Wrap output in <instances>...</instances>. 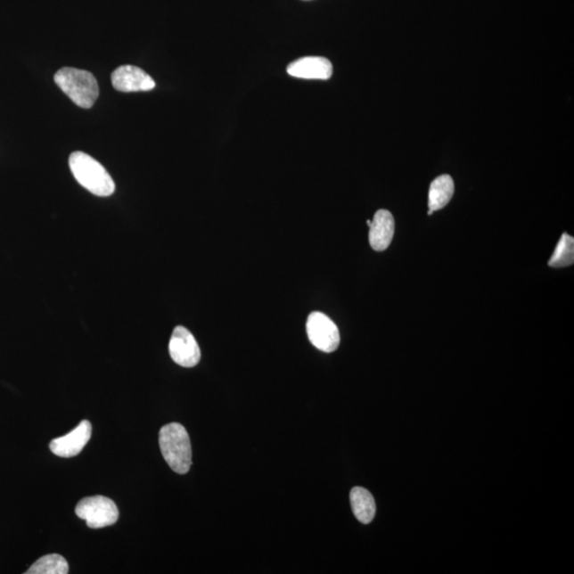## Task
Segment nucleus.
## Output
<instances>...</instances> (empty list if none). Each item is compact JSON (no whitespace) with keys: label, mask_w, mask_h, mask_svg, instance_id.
I'll return each instance as SVG.
<instances>
[{"label":"nucleus","mask_w":574,"mask_h":574,"mask_svg":"<svg viewBox=\"0 0 574 574\" xmlns=\"http://www.w3.org/2000/svg\"><path fill=\"white\" fill-rule=\"evenodd\" d=\"M353 514L358 521L368 524L375 516V502L369 491L363 488H355L350 493Z\"/></svg>","instance_id":"12"},{"label":"nucleus","mask_w":574,"mask_h":574,"mask_svg":"<svg viewBox=\"0 0 574 574\" xmlns=\"http://www.w3.org/2000/svg\"><path fill=\"white\" fill-rule=\"evenodd\" d=\"M307 333L311 343L324 352H333L340 346L338 325L324 313H311L307 322Z\"/></svg>","instance_id":"5"},{"label":"nucleus","mask_w":574,"mask_h":574,"mask_svg":"<svg viewBox=\"0 0 574 574\" xmlns=\"http://www.w3.org/2000/svg\"><path fill=\"white\" fill-rule=\"evenodd\" d=\"M54 82L80 108H92L99 96L97 80L90 71L61 69L54 75Z\"/></svg>","instance_id":"3"},{"label":"nucleus","mask_w":574,"mask_h":574,"mask_svg":"<svg viewBox=\"0 0 574 574\" xmlns=\"http://www.w3.org/2000/svg\"><path fill=\"white\" fill-rule=\"evenodd\" d=\"M574 262V239L571 235L564 234L557 244L549 265L551 267L560 268L570 266Z\"/></svg>","instance_id":"14"},{"label":"nucleus","mask_w":574,"mask_h":574,"mask_svg":"<svg viewBox=\"0 0 574 574\" xmlns=\"http://www.w3.org/2000/svg\"><path fill=\"white\" fill-rule=\"evenodd\" d=\"M287 73L296 78L328 80L332 77L333 66L325 58L306 57L291 63Z\"/></svg>","instance_id":"9"},{"label":"nucleus","mask_w":574,"mask_h":574,"mask_svg":"<svg viewBox=\"0 0 574 574\" xmlns=\"http://www.w3.org/2000/svg\"><path fill=\"white\" fill-rule=\"evenodd\" d=\"M76 515L85 521L88 528L102 529L118 522L119 512L111 499L95 496L79 501L76 506Z\"/></svg>","instance_id":"4"},{"label":"nucleus","mask_w":574,"mask_h":574,"mask_svg":"<svg viewBox=\"0 0 574 574\" xmlns=\"http://www.w3.org/2000/svg\"><path fill=\"white\" fill-rule=\"evenodd\" d=\"M367 225L371 226L372 225V220H367Z\"/></svg>","instance_id":"15"},{"label":"nucleus","mask_w":574,"mask_h":574,"mask_svg":"<svg viewBox=\"0 0 574 574\" xmlns=\"http://www.w3.org/2000/svg\"><path fill=\"white\" fill-rule=\"evenodd\" d=\"M169 355L173 361L182 367H195L201 362L200 345L189 330L184 327L175 328L169 340Z\"/></svg>","instance_id":"6"},{"label":"nucleus","mask_w":574,"mask_h":574,"mask_svg":"<svg viewBox=\"0 0 574 574\" xmlns=\"http://www.w3.org/2000/svg\"><path fill=\"white\" fill-rule=\"evenodd\" d=\"M26 574H66L69 573V564L63 556L48 554L41 557L33 564Z\"/></svg>","instance_id":"13"},{"label":"nucleus","mask_w":574,"mask_h":574,"mask_svg":"<svg viewBox=\"0 0 574 574\" xmlns=\"http://www.w3.org/2000/svg\"><path fill=\"white\" fill-rule=\"evenodd\" d=\"M369 242L375 251L388 250L395 234V219L388 209H379L369 226Z\"/></svg>","instance_id":"10"},{"label":"nucleus","mask_w":574,"mask_h":574,"mask_svg":"<svg viewBox=\"0 0 574 574\" xmlns=\"http://www.w3.org/2000/svg\"><path fill=\"white\" fill-rule=\"evenodd\" d=\"M111 79L115 90L124 93L147 92L156 86V82L146 71L132 65H123L115 70Z\"/></svg>","instance_id":"8"},{"label":"nucleus","mask_w":574,"mask_h":574,"mask_svg":"<svg viewBox=\"0 0 574 574\" xmlns=\"http://www.w3.org/2000/svg\"><path fill=\"white\" fill-rule=\"evenodd\" d=\"M159 444L164 460L179 474L189 472L192 466V446L189 434L180 423L164 426L159 434Z\"/></svg>","instance_id":"2"},{"label":"nucleus","mask_w":574,"mask_h":574,"mask_svg":"<svg viewBox=\"0 0 574 574\" xmlns=\"http://www.w3.org/2000/svg\"><path fill=\"white\" fill-rule=\"evenodd\" d=\"M91 436L92 424L90 422L84 421L69 434L52 440L49 449L57 456L70 459V457L78 455L84 450L86 445L90 441Z\"/></svg>","instance_id":"7"},{"label":"nucleus","mask_w":574,"mask_h":574,"mask_svg":"<svg viewBox=\"0 0 574 574\" xmlns=\"http://www.w3.org/2000/svg\"><path fill=\"white\" fill-rule=\"evenodd\" d=\"M70 168L75 179L92 194L111 196L115 191L112 176L95 159L82 152L70 154Z\"/></svg>","instance_id":"1"},{"label":"nucleus","mask_w":574,"mask_h":574,"mask_svg":"<svg viewBox=\"0 0 574 574\" xmlns=\"http://www.w3.org/2000/svg\"><path fill=\"white\" fill-rule=\"evenodd\" d=\"M455 194V182L449 175L439 176L432 184L429 191V215L443 209L449 203Z\"/></svg>","instance_id":"11"}]
</instances>
